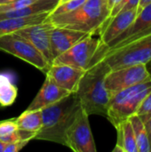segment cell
Masks as SVG:
<instances>
[{
  "mask_svg": "<svg viewBox=\"0 0 151 152\" xmlns=\"http://www.w3.org/2000/svg\"><path fill=\"white\" fill-rule=\"evenodd\" d=\"M110 70L109 66L101 59L87 69L79 80L75 94L89 116L107 117L110 97L105 87V78Z\"/></svg>",
  "mask_w": 151,
  "mask_h": 152,
  "instance_id": "6da1fadb",
  "label": "cell"
},
{
  "mask_svg": "<svg viewBox=\"0 0 151 152\" xmlns=\"http://www.w3.org/2000/svg\"><path fill=\"white\" fill-rule=\"evenodd\" d=\"M81 107L76 94L70 93L57 102L41 110L43 125L34 140L48 141L65 146L66 133Z\"/></svg>",
  "mask_w": 151,
  "mask_h": 152,
  "instance_id": "7a4b0ae2",
  "label": "cell"
},
{
  "mask_svg": "<svg viewBox=\"0 0 151 152\" xmlns=\"http://www.w3.org/2000/svg\"><path fill=\"white\" fill-rule=\"evenodd\" d=\"M108 0H85L77 9L68 13L48 17L55 27L67 28L93 35L109 18Z\"/></svg>",
  "mask_w": 151,
  "mask_h": 152,
  "instance_id": "3957f363",
  "label": "cell"
},
{
  "mask_svg": "<svg viewBox=\"0 0 151 152\" xmlns=\"http://www.w3.org/2000/svg\"><path fill=\"white\" fill-rule=\"evenodd\" d=\"M150 91V78L110 96L106 118L116 127L122 121L136 114L143 99Z\"/></svg>",
  "mask_w": 151,
  "mask_h": 152,
  "instance_id": "277c9868",
  "label": "cell"
},
{
  "mask_svg": "<svg viewBox=\"0 0 151 152\" xmlns=\"http://www.w3.org/2000/svg\"><path fill=\"white\" fill-rule=\"evenodd\" d=\"M111 70L138 64L151 60V34L135 39L123 46L105 50L101 57Z\"/></svg>",
  "mask_w": 151,
  "mask_h": 152,
  "instance_id": "5b68a950",
  "label": "cell"
},
{
  "mask_svg": "<svg viewBox=\"0 0 151 152\" xmlns=\"http://www.w3.org/2000/svg\"><path fill=\"white\" fill-rule=\"evenodd\" d=\"M101 45L100 38L88 35L79 40L68 51L56 57L52 64H65L86 70L97 61V55Z\"/></svg>",
  "mask_w": 151,
  "mask_h": 152,
  "instance_id": "8992f818",
  "label": "cell"
},
{
  "mask_svg": "<svg viewBox=\"0 0 151 152\" xmlns=\"http://www.w3.org/2000/svg\"><path fill=\"white\" fill-rule=\"evenodd\" d=\"M0 51L10 53L44 73L51 66L30 42L14 32L0 36Z\"/></svg>",
  "mask_w": 151,
  "mask_h": 152,
  "instance_id": "52a82bcc",
  "label": "cell"
},
{
  "mask_svg": "<svg viewBox=\"0 0 151 152\" xmlns=\"http://www.w3.org/2000/svg\"><path fill=\"white\" fill-rule=\"evenodd\" d=\"M65 146L75 152L97 151L89 124V115L82 107L66 133Z\"/></svg>",
  "mask_w": 151,
  "mask_h": 152,
  "instance_id": "ba28073f",
  "label": "cell"
},
{
  "mask_svg": "<svg viewBox=\"0 0 151 152\" xmlns=\"http://www.w3.org/2000/svg\"><path fill=\"white\" fill-rule=\"evenodd\" d=\"M145 64L133 65L110 70L105 78V87L109 97L115 94L150 79Z\"/></svg>",
  "mask_w": 151,
  "mask_h": 152,
  "instance_id": "9c48e42d",
  "label": "cell"
},
{
  "mask_svg": "<svg viewBox=\"0 0 151 152\" xmlns=\"http://www.w3.org/2000/svg\"><path fill=\"white\" fill-rule=\"evenodd\" d=\"M150 34H151V3L139 10L133 22L120 36H118L108 45H104L102 44V53L105 50L123 46L135 39Z\"/></svg>",
  "mask_w": 151,
  "mask_h": 152,
  "instance_id": "30bf717a",
  "label": "cell"
},
{
  "mask_svg": "<svg viewBox=\"0 0 151 152\" xmlns=\"http://www.w3.org/2000/svg\"><path fill=\"white\" fill-rule=\"evenodd\" d=\"M54 25L45 20L42 23L24 27L14 33L22 37L30 42L45 58V60L52 64V55L50 52V35Z\"/></svg>",
  "mask_w": 151,
  "mask_h": 152,
  "instance_id": "8fae6325",
  "label": "cell"
},
{
  "mask_svg": "<svg viewBox=\"0 0 151 152\" xmlns=\"http://www.w3.org/2000/svg\"><path fill=\"white\" fill-rule=\"evenodd\" d=\"M138 12L139 8L130 9L120 12L114 17L108 19L100 28V39L101 43L104 45H108L109 43L115 40L130 27V25L135 20Z\"/></svg>",
  "mask_w": 151,
  "mask_h": 152,
  "instance_id": "7c38bea8",
  "label": "cell"
},
{
  "mask_svg": "<svg viewBox=\"0 0 151 152\" xmlns=\"http://www.w3.org/2000/svg\"><path fill=\"white\" fill-rule=\"evenodd\" d=\"M88 35L92 34L54 26L50 35V52L53 61L56 57L68 51L76 43Z\"/></svg>",
  "mask_w": 151,
  "mask_h": 152,
  "instance_id": "4fadbf2b",
  "label": "cell"
},
{
  "mask_svg": "<svg viewBox=\"0 0 151 152\" xmlns=\"http://www.w3.org/2000/svg\"><path fill=\"white\" fill-rule=\"evenodd\" d=\"M85 71L65 64H51L45 74L60 87L75 93Z\"/></svg>",
  "mask_w": 151,
  "mask_h": 152,
  "instance_id": "5bb4252c",
  "label": "cell"
},
{
  "mask_svg": "<svg viewBox=\"0 0 151 152\" xmlns=\"http://www.w3.org/2000/svg\"><path fill=\"white\" fill-rule=\"evenodd\" d=\"M69 94V92L57 86L49 77L46 76L41 89L39 90L38 94L36 95L32 102L29 104V106L27 108V110H43L44 108L57 102Z\"/></svg>",
  "mask_w": 151,
  "mask_h": 152,
  "instance_id": "9a60e30c",
  "label": "cell"
},
{
  "mask_svg": "<svg viewBox=\"0 0 151 152\" xmlns=\"http://www.w3.org/2000/svg\"><path fill=\"white\" fill-rule=\"evenodd\" d=\"M60 0H36L32 4L19 10L0 12V20L16 17H27L44 12H51L59 4Z\"/></svg>",
  "mask_w": 151,
  "mask_h": 152,
  "instance_id": "2e32d148",
  "label": "cell"
},
{
  "mask_svg": "<svg viewBox=\"0 0 151 152\" xmlns=\"http://www.w3.org/2000/svg\"><path fill=\"white\" fill-rule=\"evenodd\" d=\"M49 14L50 12H44L27 17H16L0 20V36L13 33L27 26L42 23L48 18Z\"/></svg>",
  "mask_w": 151,
  "mask_h": 152,
  "instance_id": "e0dca14e",
  "label": "cell"
},
{
  "mask_svg": "<svg viewBox=\"0 0 151 152\" xmlns=\"http://www.w3.org/2000/svg\"><path fill=\"white\" fill-rule=\"evenodd\" d=\"M117 141L113 151L138 152L136 140L132 124L129 119L124 120L116 126Z\"/></svg>",
  "mask_w": 151,
  "mask_h": 152,
  "instance_id": "ac0fdd59",
  "label": "cell"
},
{
  "mask_svg": "<svg viewBox=\"0 0 151 152\" xmlns=\"http://www.w3.org/2000/svg\"><path fill=\"white\" fill-rule=\"evenodd\" d=\"M15 123L18 129L22 132H27L36 134L41 129L43 125L42 120V111L38 110H26L22 114H20L16 119Z\"/></svg>",
  "mask_w": 151,
  "mask_h": 152,
  "instance_id": "d6986e66",
  "label": "cell"
},
{
  "mask_svg": "<svg viewBox=\"0 0 151 152\" xmlns=\"http://www.w3.org/2000/svg\"><path fill=\"white\" fill-rule=\"evenodd\" d=\"M18 89L13 82V77L9 73H0V105L8 107L13 104L17 98Z\"/></svg>",
  "mask_w": 151,
  "mask_h": 152,
  "instance_id": "ffe728a7",
  "label": "cell"
},
{
  "mask_svg": "<svg viewBox=\"0 0 151 152\" xmlns=\"http://www.w3.org/2000/svg\"><path fill=\"white\" fill-rule=\"evenodd\" d=\"M128 119L130 120L134 132L138 152H150L148 134L144 123L142 122L141 118L138 115L134 114L131 116Z\"/></svg>",
  "mask_w": 151,
  "mask_h": 152,
  "instance_id": "44dd1931",
  "label": "cell"
},
{
  "mask_svg": "<svg viewBox=\"0 0 151 152\" xmlns=\"http://www.w3.org/2000/svg\"><path fill=\"white\" fill-rule=\"evenodd\" d=\"M20 140L19 129L15 123V119L4 120L0 122V141L8 143Z\"/></svg>",
  "mask_w": 151,
  "mask_h": 152,
  "instance_id": "7402d4cb",
  "label": "cell"
},
{
  "mask_svg": "<svg viewBox=\"0 0 151 152\" xmlns=\"http://www.w3.org/2000/svg\"><path fill=\"white\" fill-rule=\"evenodd\" d=\"M85 1V0H68L63 3H59L58 5L50 12L48 17L57 16V15L72 12L73 10L77 9L78 6H80Z\"/></svg>",
  "mask_w": 151,
  "mask_h": 152,
  "instance_id": "603a6c76",
  "label": "cell"
},
{
  "mask_svg": "<svg viewBox=\"0 0 151 152\" xmlns=\"http://www.w3.org/2000/svg\"><path fill=\"white\" fill-rule=\"evenodd\" d=\"M139 4H140V0H122L110 10L109 18L114 17L120 12L130 10V9H134V8H139Z\"/></svg>",
  "mask_w": 151,
  "mask_h": 152,
  "instance_id": "cb8c5ba5",
  "label": "cell"
},
{
  "mask_svg": "<svg viewBox=\"0 0 151 152\" xmlns=\"http://www.w3.org/2000/svg\"><path fill=\"white\" fill-rule=\"evenodd\" d=\"M36 0H13L10 3L4 4H0V12L19 10L20 8H23L30 4H32Z\"/></svg>",
  "mask_w": 151,
  "mask_h": 152,
  "instance_id": "d4e9b609",
  "label": "cell"
},
{
  "mask_svg": "<svg viewBox=\"0 0 151 152\" xmlns=\"http://www.w3.org/2000/svg\"><path fill=\"white\" fill-rule=\"evenodd\" d=\"M151 114V91L147 94V96L143 99L142 104L140 105L136 115L139 117L146 116Z\"/></svg>",
  "mask_w": 151,
  "mask_h": 152,
  "instance_id": "484cf974",
  "label": "cell"
},
{
  "mask_svg": "<svg viewBox=\"0 0 151 152\" xmlns=\"http://www.w3.org/2000/svg\"><path fill=\"white\" fill-rule=\"evenodd\" d=\"M28 142V141H25V140H18L15 142H8L5 143L4 152H17L20 151L23 147L26 146V144Z\"/></svg>",
  "mask_w": 151,
  "mask_h": 152,
  "instance_id": "4316f807",
  "label": "cell"
},
{
  "mask_svg": "<svg viewBox=\"0 0 151 152\" xmlns=\"http://www.w3.org/2000/svg\"><path fill=\"white\" fill-rule=\"evenodd\" d=\"M142 122L144 123L147 134H148V138H149V142H150V148L151 152V114L146 115V116H142L140 117Z\"/></svg>",
  "mask_w": 151,
  "mask_h": 152,
  "instance_id": "83f0119b",
  "label": "cell"
},
{
  "mask_svg": "<svg viewBox=\"0 0 151 152\" xmlns=\"http://www.w3.org/2000/svg\"><path fill=\"white\" fill-rule=\"evenodd\" d=\"M120 1L122 0H108V5H109V8L111 10L117 4H118Z\"/></svg>",
  "mask_w": 151,
  "mask_h": 152,
  "instance_id": "f1b7e54d",
  "label": "cell"
},
{
  "mask_svg": "<svg viewBox=\"0 0 151 152\" xmlns=\"http://www.w3.org/2000/svg\"><path fill=\"white\" fill-rule=\"evenodd\" d=\"M151 3V0H140V4H139V9H142V7H144L145 5H147L148 4Z\"/></svg>",
  "mask_w": 151,
  "mask_h": 152,
  "instance_id": "f546056e",
  "label": "cell"
},
{
  "mask_svg": "<svg viewBox=\"0 0 151 152\" xmlns=\"http://www.w3.org/2000/svg\"><path fill=\"white\" fill-rule=\"evenodd\" d=\"M145 66H146V69H147V70H148V72H149V74H150V77L151 78V60L149 62H147V63L145 64Z\"/></svg>",
  "mask_w": 151,
  "mask_h": 152,
  "instance_id": "4dcf8cb0",
  "label": "cell"
},
{
  "mask_svg": "<svg viewBox=\"0 0 151 152\" xmlns=\"http://www.w3.org/2000/svg\"><path fill=\"white\" fill-rule=\"evenodd\" d=\"M4 146H5V143L2 142L0 141V152H4Z\"/></svg>",
  "mask_w": 151,
  "mask_h": 152,
  "instance_id": "1f68e13d",
  "label": "cell"
},
{
  "mask_svg": "<svg viewBox=\"0 0 151 152\" xmlns=\"http://www.w3.org/2000/svg\"><path fill=\"white\" fill-rule=\"evenodd\" d=\"M13 0H0V4H7V3H10Z\"/></svg>",
  "mask_w": 151,
  "mask_h": 152,
  "instance_id": "d6a6232c",
  "label": "cell"
},
{
  "mask_svg": "<svg viewBox=\"0 0 151 152\" xmlns=\"http://www.w3.org/2000/svg\"><path fill=\"white\" fill-rule=\"evenodd\" d=\"M65 1H68V0H60L59 3H63V2H65Z\"/></svg>",
  "mask_w": 151,
  "mask_h": 152,
  "instance_id": "836d02e7",
  "label": "cell"
}]
</instances>
